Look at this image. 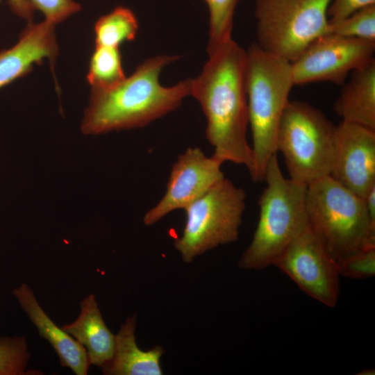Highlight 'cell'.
<instances>
[{"label": "cell", "mask_w": 375, "mask_h": 375, "mask_svg": "<svg viewBox=\"0 0 375 375\" xmlns=\"http://www.w3.org/2000/svg\"><path fill=\"white\" fill-rule=\"evenodd\" d=\"M200 74L191 79L190 96L206 118L212 155L251 170L253 155L247 139L249 126L246 88L247 51L233 39L208 53Z\"/></svg>", "instance_id": "1"}, {"label": "cell", "mask_w": 375, "mask_h": 375, "mask_svg": "<svg viewBox=\"0 0 375 375\" xmlns=\"http://www.w3.org/2000/svg\"><path fill=\"white\" fill-rule=\"evenodd\" d=\"M178 58L167 55L147 58L115 86L91 90L81 131L99 135L141 128L178 108L190 96L191 79L171 87L159 80L163 68Z\"/></svg>", "instance_id": "2"}, {"label": "cell", "mask_w": 375, "mask_h": 375, "mask_svg": "<svg viewBox=\"0 0 375 375\" xmlns=\"http://www.w3.org/2000/svg\"><path fill=\"white\" fill-rule=\"evenodd\" d=\"M266 186L258 200L259 219L252 240L239 267L260 270L274 265L287 247L309 226L306 207L307 185L285 178L277 153L267 164Z\"/></svg>", "instance_id": "3"}, {"label": "cell", "mask_w": 375, "mask_h": 375, "mask_svg": "<svg viewBox=\"0 0 375 375\" xmlns=\"http://www.w3.org/2000/svg\"><path fill=\"white\" fill-rule=\"evenodd\" d=\"M294 85L291 63L262 50L256 42L247 51L246 88L253 165L249 174L263 182L269 158L276 153L278 126Z\"/></svg>", "instance_id": "4"}, {"label": "cell", "mask_w": 375, "mask_h": 375, "mask_svg": "<svg viewBox=\"0 0 375 375\" xmlns=\"http://www.w3.org/2000/svg\"><path fill=\"white\" fill-rule=\"evenodd\" d=\"M306 207L310 228L336 263L375 248V225L364 198L329 175L307 185Z\"/></svg>", "instance_id": "5"}, {"label": "cell", "mask_w": 375, "mask_h": 375, "mask_svg": "<svg viewBox=\"0 0 375 375\" xmlns=\"http://www.w3.org/2000/svg\"><path fill=\"white\" fill-rule=\"evenodd\" d=\"M336 126L307 102L289 101L276 138L291 180L308 185L330 174Z\"/></svg>", "instance_id": "6"}, {"label": "cell", "mask_w": 375, "mask_h": 375, "mask_svg": "<svg viewBox=\"0 0 375 375\" xmlns=\"http://www.w3.org/2000/svg\"><path fill=\"white\" fill-rule=\"evenodd\" d=\"M332 0H256V42L290 63L317 38L331 33Z\"/></svg>", "instance_id": "7"}, {"label": "cell", "mask_w": 375, "mask_h": 375, "mask_svg": "<svg viewBox=\"0 0 375 375\" xmlns=\"http://www.w3.org/2000/svg\"><path fill=\"white\" fill-rule=\"evenodd\" d=\"M246 192L225 176L184 210L185 223L174 247L183 262L238 239Z\"/></svg>", "instance_id": "8"}, {"label": "cell", "mask_w": 375, "mask_h": 375, "mask_svg": "<svg viewBox=\"0 0 375 375\" xmlns=\"http://www.w3.org/2000/svg\"><path fill=\"white\" fill-rule=\"evenodd\" d=\"M374 52L375 41L322 35L291 62L294 85L324 81L342 85L353 71L375 61Z\"/></svg>", "instance_id": "9"}, {"label": "cell", "mask_w": 375, "mask_h": 375, "mask_svg": "<svg viewBox=\"0 0 375 375\" xmlns=\"http://www.w3.org/2000/svg\"><path fill=\"white\" fill-rule=\"evenodd\" d=\"M307 295L329 308L340 293L337 263L310 225L287 247L274 264Z\"/></svg>", "instance_id": "10"}, {"label": "cell", "mask_w": 375, "mask_h": 375, "mask_svg": "<svg viewBox=\"0 0 375 375\" xmlns=\"http://www.w3.org/2000/svg\"><path fill=\"white\" fill-rule=\"evenodd\" d=\"M223 162L204 154L199 147H189L173 165L161 199L143 217L147 226L158 222L176 210L185 209L224 177Z\"/></svg>", "instance_id": "11"}, {"label": "cell", "mask_w": 375, "mask_h": 375, "mask_svg": "<svg viewBox=\"0 0 375 375\" xmlns=\"http://www.w3.org/2000/svg\"><path fill=\"white\" fill-rule=\"evenodd\" d=\"M329 176L364 198L375 186V130L342 121L336 126Z\"/></svg>", "instance_id": "12"}, {"label": "cell", "mask_w": 375, "mask_h": 375, "mask_svg": "<svg viewBox=\"0 0 375 375\" xmlns=\"http://www.w3.org/2000/svg\"><path fill=\"white\" fill-rule=\"evenodd\" d=\"M55 25L47 20L38 24L29 22L17 42L0 51V89L26 76L35 64L46 58L54 63L58 53Z\"/></svg>", "instance_id": "13"}, {"label": "cell", "mask_w": 375, "mask_h": 375, "mask_svg": "<svg viewBox=\"0 0 375 375\" xmlns=\"http://www.w3.org/2000/svg\"><path fill=\"white\" fill-rule=\"evenodd\" d=\"M12 293L37 328L40 335L52 346L61 365L71 369L76 375H86L90 363L85 349L62 327L56 325L26 284L22 283L13 289Z\"/></svg>", "instance_id": "14"}, {"label": "cell", "mask_w": 375, "mask_h": 375, "mask_svg": "<svg viewBox=\"0 0 375 375\" xmlns=\"http://www.w3.org/2000/svg\"><path fill=\"white\" fill-rule=\"evenodd\" d=\"M62 328L85 349L90 365L102 368L112 360L115 335L106 326L93 294L81 302L76 319Z\"/></svg>", "instance_id": "15"}, {"label": "cell", "mask_w": 375, "mask_h": 375, "mask_svg": "<svg viewBox=\"0 0 375 375\" xmlns=\"http://www.w3.org/2000/svg\"><path fill=\"white\" fill-rule=\"evenodd\" d=\"M136 317H128L115 335L114 354L102 372L107 375H162L160 346L148 351L138 348L135 338Z\"/></svg>", "instance_id": "16"}, {"label": "cell", "mask_w": 375, "mask_h": 375, "mask_svg": "<svg viewBox=\"0 0 375 375\" xmlns=\"http://www.w3.org/2000/svg\"><path fill=\"white\" fill-rule=\"evenodd\" d=\"M333 109L342 121L375 130V61L351 73Z\"/></svg>", "instance_id": "17"}, {"label": "cell", "mask_w": 375, "mask_h": 375, "mask_svg": "<svg viewBox=\"0 0 375 375\" xmlns=\"http://www.w3.org/2000/svg\"><path fill=\"white\" fill-rule=\"evenodd\" d=\"M96 46L119 48L125 42L133 40L138 31L134 12L126 7L117 6L101 16L94 24Z\"/></svg>", "instance_id": "18"}, {"label": "cell", "mask_w": 375, "mask_h": 375, "mask_svg": "<svg viewBox=\"0 0 375 375\" xmlns=\"http://www.w3.org/2000/svg\"><path fill=\"white\" fill-rule=\"evenodd\" d=\"M125 78L119 48L96 46L90 60L87 74L91 90L110 88Z\"/></svg>", "instance_id": "19"}, {"label": "cell", "mask_w": 375, "mask_h": 375, "mask_svg": "<svg viewBox=\"0 0 375 375\" xmlns=\"http://www.w3.org/2000/svg\"><path fill=\"white\" fill-rule=\"evenodd\" d=\"M209 10V53L231 40L233 19L240 0H204Z\"/></svg>", "instance_id": "20"}, {"label": "cell", "mask_w": 375, "mask_h": 375, "mask_svg": "<svg viewBox=\"0 0 375 375\" xmlns=\"http://www.w3.org/2000/svg\"><path fill=\"white\" fill-rule=\"evenodd\" d=\"M29 358L26 338L0 337V375L33 374L26 370Z\"/></svg>", "instance_id": "21"}, {"label": "cell", "mask_w": 375, "mask_h": 375, "mask_svg": "<svg viewBox=\"0 0 375 375\" xmlns=\"http://www.w3.org/2000/svg\"><path fill=\"white\" fill-rule=\"evenodd\" d=\"M331 33L375 41V4L362 8L341 22L331 25Z\"/></svg>", "instance_id": "22"}, {"label": "cell", "mask_w": 375, "mask_h": 375, "mask_svg": "<svg viewBox=\"0 0 375 375\" xmlns=\"http://www.w3.org/2000/svg\"><path fill=\"white\" fill-rule=\"evenodd\" d=\"M340 276L367 278L375 274V248L365 249L337 263Z\"/></svg>", "instance_id": "23"}, {"label": "cell", "mask_w": 375, "mask_h": 375, "mask_svg": "<svg viewBox=\"0 0 375 375\" xmlns=\"http://www.w3.org/2000/svg\"><path fill=\"white\" fill-rule=\"evenodd\" d=\"M35 9L41 11L45 20L54 24L60 23L81 9L74 0H28Z\"/></svg>", "instance_id": "24"}, {"label": "cell", "mask_w": 375, "mask_h": 375, "mask_svg": "<svg viewBox=\"0 0 375 375\" xmlns=\"http://www.w3.org/2000/svg\"><path fill=\"white\" fill-rule=\"evenodd\" d=\"M373 4H375V0H332L328 10L330 26L341 22L355 11Z\"/></svg>", "instance_id": "25"}, {"label": "cell", "mask_w": 375, "mask_h": 375, "mask_svg": "<svg viewBox=\"0 0 375 375\" xmlns=\"http://www.w3.org/2000/svg\"><path fill=\"white\" fill-rule=\"evenodd\" d=\"M12 11L19 17L31 22L34 10L28 0H8Z\"/></svg>", "instance_id": "26"}, {"label": "cell", "mask_w": 375, "mask_h": 375, "mask_svg": "<svg viewBox=\"0 0 375 375\" xmlns=\"http://www.w3.org/2000/svg\"><path fill=\"white\" fill-rule=\"evenodd\" d=\"M374 369H364V370H362L361 372H360V373H358V374H360V375H374L375 373H374Z\"/></svg>", "instance_id": "27"}]
</instances>
